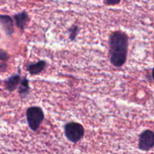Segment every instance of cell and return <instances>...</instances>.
I'll use <instances>...</instances> for the list:
<instances>
[{"label": "cell", "mask_w": 154, "mask_h": 154, "mask_svg": "<svg viewBox=\"0 0 154 154\" xmlns=\"http://www.w3.org/2000/svg\"><path fill=\"white\" fill-rule=\"evenodd\" d=\"M30 81L26 77H24L20 81L19 87H18V93L21 99L27 97L30 93Z\"/></svg>", "instance_id": "cell-9"}, {"label": "cell", "mask_w": 154, "mask_h": 154, "mask_svg": "<svg viewBox=\"0 0 154 154\" xmlns=\"http://www.w3.org/2000/svg\"><path fill=\"white\" fill-rule=\"evenodd\" d=\"M0 24L8 36L12 35L14 32V29L13 20L10 16L0 14Z\"/></svg>", "instance_id": "cell-5"}, {"label": "cell", "mask_w": 154, "mask_h": 154, "mask_svg": "<svg viewBox=\"0 0 154 154\" xmlns=\"http://www.w3.org/2000/svg\"><path fill=\"white\" fill-rule=\"evenodd\" d=\"M47 63L45 60H39L36 63H30L27 66V70L31 75H36L42 72L45 69Z\"/></svg>", "instance_id": "cell-7"}, {"label": "cell", "mask_w": 154, "mask_h": 154, "mask_svg": "<svg viewBox=\"0 0 154 154\" xmlns=\"http://www.w3.org/2000/svg\"><path fill=\"white\" fill-rule=\"evenodd\" d=\"M109 55L110 63L115 67H122L127 60L128 38L124 32L118 30L111 33L109 38Z\"/></svg>", "instance_id": "cell-1"}, {"label": "cell", "mask_w": 154, "mask_h": 154, "mask_svg": "<svg viewBox=\"0 0 154 154\" xmlns=\"http://www.w3.org/2000/svg\"><path fill=\"white\" fill-rule=\"evenodd\" d=\"M79 31V27L78 26H72L69 29V38L71 42H73L76 38V36Z\"/></svg>", "instance_id": "cell-10"}, {"label": "cell", "mask_w": 154, "mask_h": 154, "mask_svg": "<svg viewBox=\"0 0 154 154\" xmlns=\"http://www.w3.org/2000/svg\"><path fill=\"white\" fill-rule=\"evenodd\" d=\"M9 59V55L3 50L0 49V61L6 62Z\"/></svg>", "instance_id": "cell-11"}, {"label": "cell", "mask_w": 154, "mask_h": 154, "mask_svg": "<svg viewBox=\"0 0 154 154\" xmlns=\"http://www.w3.org/2000/svg\"><path fill=\"white\" fill-rule=\"evenodd\" d=\"M121 0H104V4L108 6L116 5L119 4Z\"/></svg>", "instance_id": "cell-12"}, {"label": "cell", "mask_w": 154, "mask_h": 154, "mask_svg": "<svg viewBox=\"0 0 154 154\" xmlns=\"http://www.w3.org/2000/svg\"><path fill=\"white\" fill-rule=\"evenodd\" d=\"M154 147V132L145 130L139 135L138 149L142 151H148Z\"/></svg>", "instance_id": "cell-4"}, {"label": "cell", "mask_w": 154, "mask_h": 154, "mask_svg": "<svg viewBox=\"0 0 154 154\" xmlns=\"http://www.w3.org/2000/svg\"><path fill=\"white\" fill-rule=\"evenodd\" d=\"M85 134L84 127L76 122H69L64 126V135L70 142L77 143L81 141Z\"/></svg>", "instance_id": "cell-3"}, {"label": "cell", "mask_w": 154, "mask_h": 154, "mask_svg": "<svg viewBox=\"0 0 154 154\" xmlns=\"http://www.w3.org/2000/svg\"><path fill=\"white\" fill-rule=\"evenodd\" d=\"M21 80V78L19 74H16V75L11 76L10 78H8L7 80L5 81V85L6 89L9 92L14 91L17 87H18V86L19 85Z\"/></svg>", "instance_id": "cell-8"}, {"label": "cell", "mask_w": 154, "mask_h": 154, "mask_svg": "<svg viewBox=\"0 0 154 154\" xmlns=\"http://www.w3.org/2000/svg\"><path fill=\"white\" fill-rule=\"evenodd\" d=\"M26 116L30 129L33 132H36L45 118L42 109L39 107H30L27 108Z\"/></svg>", "instance_id": "cell-2"}, {"label": "cell", "mask_w": 154, "mask_h": 154, "mask_svg": "<svg viewBox=\"0 0 154 154\" xmlns=\"http://www.w3.org/2000/svg\"><path fill=\"white\" fill-rule=\"evenodd\" d=\"M152 78H153V80H154V68L152 69Z\"/></svg>", "instance_id": "cell-13"}, {"label": "cell", "mask_w": 154, "mask_h": 154, "mask_svg": "<svg viewBox=\"0 0 154 154\" xmlns=\"http://www.w3.org/2000/svg\"><path fill=\"white\" fill-rule=\"evenodd\" d=\"M14 20L15 24L18 28H19L21 31H24L26 25L29 21V15L27 11H23L14 15Z\"/></svg>", "instance_id": "cell-6"}]
</instances>
